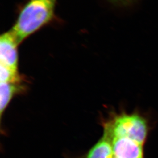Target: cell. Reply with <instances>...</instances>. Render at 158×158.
<instances>
[{
    "instance_id": "obj_1",
    "label": "cell",
    "mask_w": 158,
    "mask_h": 158,
    "mask_svg": "<svg viewBox=\"0 0 158 158\" xmlns=\"http://www.w3.org/2000/svg\"><path fill=\"white\" fill-rule=\"evenodd\" d=\"M56 0H30L18 16L12 32L18 43L51 21Z\"/></svg>"
},
{
    "instance_id": "obj_2",
    "label": "cell",
    "mask_w": 158,
    "mask_h": 158,
    "mask_svg": "<svg viewBox=\"0 0 158 158\" xmlns=\"http://www.w3.org/2000/svg\"><path fill=\"white\" fill-rule=\"evenodd\" d=\"M147 125L144 120L137 115H123L106 125L105 134L110 139L127 137L143 145L147 136Z\"/></svg>"
},
{
    "instance_id": "obj_3",
    "label": "cell",
    "mask_w": 158,
    "mask_h": 158,
    "mask_svg": "<svg viewBox=\"0 0 158 158\" xmlns=\"http://www.w3.org/2000/svg\"><path fill=\"white\" fill-rule=\"evenodd\" d=\"M16 37L12 30L2 34L0 37V63L17 70L18 55Z\"/></svg>"
},
{
    "instance_id": "obj_4",
    "label": "cell",
    "mask_w": 158,
    "mask_h": 158,
    "mask_svg": "<svg viewBox=\"0 0 158 158\" xmlns=\"http://www.w3.org/2000/svg\"><path fill=\"white\" fill-rule=\"evenodd\" d=\"M111 142L116 158H143V145L127 137L113 138Z\"/></svg>"
},
{
    "instance_id": "obj_5",
    "label": "cell",
    "mask_w": 158,
    "mask_h": 158,
    "mask_svg": "<svg viewBox=\"0 0 158 158\" xmlns=\"http://www.w3.org/2000/svg\"><path fill=\"white\" fill-rule=\"evenodd\" d=\"M113 155L111 141L104 134L103 138L88 152L86 158H110Z\"/></svg>"
},
{
    "instance_id": "obj_6",
    "label": "cell",
    "mask_w": 158,
    "mask_h": 158,
    "mask_svg": "<svg viewBox=\"0 0 158 158\" xmlns=\"http://www.w3.org/2000/svg\"><path fill=\"white\" fill-rule=\"evenodd\" d=\"M19 83H5L0 84V113L2 116L6 109L12 97L16 94L20 92L22 87L19 85Z\"/></svg>"
},
{
    "instance_id": "obj_7",
    "label": "cell",
    "mask_w": 158,
    "mask_h": 158,
    "mask_svg": "<svg viewBox=\"0 0 158 158\" xmlns=\"http://www.w3.org/2000/svg\"><path fill=\"white\" fill-rule=\"evenodd\" d=\"M20 77L18 70L1 64L0 66V81L5 83H19Z\"/></svg>"
},
{
    "instance_id": "obj_8",
    "label": "cell",
    "mask_w": 158,
    "mask_h": 158,
    "mask_svg": "<svg viewBox=\"0 0 158 158\" xmlns=\"http://www.w3.org/2000/svg\"><path fill=\"white\" fill-rule=\"evenodd\" d=\"M110 158H116V157H115V156H114V155H113L112 156V157H110Z\"/></svg>"
}]
</instances>
